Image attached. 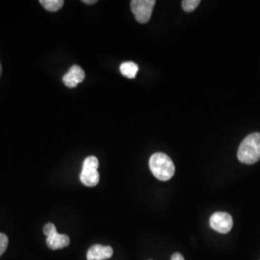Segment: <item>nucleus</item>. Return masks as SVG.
Returning <instances> with one entry per match:
<instances>
[{"instance_id": "1", "label": "nucleus", "mask_w": 260, "mask_h": 260, "mask_svg": "<svg viewBox=\"0 0 260 260\" xmlns=\"http://www.w3.org/2000/svg\"><path fill=\"white\" fill-rule=\"evenodd\" d=\"M238 160L252 165L260 160V133H251L243 140L237 152Z\"/></svg>"}, {"instance_id": "2", "label": "nucleus", "mask_w": 260, "mask_h": 260, "mask_svg": "<svg viewBox=\"0 0 260 260\" xmlns=\"http://www.w3.org/2000/svg\"><path fill=\"white\" fill-rule=\"evenodd\" d=\"M149 169L152 175L161 181H168L174 177L176 167L173 160L163 152H156L149 159Z\"/></svg>"}, {"instance_id": "3", "label": "nucleus", "mask_w": 260, "mask_h": 260, "mask_svg": "<svg viewBox=\"0 0 260 260\" xmlns=\"http://www.w3.org/2000/svg\"><path fill=\"white\" fill-rule=\"evenodd\" d=\"M99 160L94 156H89L84 160L80 180L84 185L93 187L100 182V174L98 172Z\"/></svg>"}, {"instance_id": "4", "label": "nucleus", "mask_w": 260, "mask_h": 260, "mask_svg": "<svg viewBox=\"0 0 260 260\" xmlns=\"http://www.w3.org/2000/svg\"><path fill=\"white\" fill-rule=\"evenodd\" d=\"M154 0H133L130 2L132 13L140 23L149 22L152 10L155 6Z\"/></svg>"}, {"instance_id": "5", "label": "nucleus", "mask_w": 260, "mask_h": 260, "mask_svg": "<svg viewBox=\"0 0 260 260\" xmlns=\"http://www.w3.org/2000/svg\"><path fill=\"white\" fill-rule=\"evenodd\" d=\"M44 233L47 236V247L51 250H60L70 245V238L66 234H59L53 223H47L44 226Z\"/></svg>"}, {"instance_id": "6", "label": "nucleus", "mask_w": 260, "mask_h": 260, "mask_svg": "<svg viewBox=\"0 0 260 260\" xmlns=\"http://www.w3.org/2000/svg\"><path fill=\"white\" fill-rule=\"evenodd\" d=\"M210 226L217 233H229L233 226V217L225 212H216L210 217Z\"/></svg>"}, {"instance_id": "7", "label": "nucleus", "mask_w": 260, "mask_h": 260, "mask_svg": "<svg viewBox=\"0 0 260 260\" xmlns=\"http://www.w3.org/2000/svg\"><path fill=\"white\" fill-rule=\"evenodd\" d=\"M85 78V73L79 66H73L70 71L64 75L63 81L67 87L75 88L79 83H81Z\"/></svg>"}, {"instance_id": "8", "label": "nucleus", "mask_w": 260, "mask_h": 260, "mask_svg": "<svg viewBox=\"0 0 260 260\" xmlns=\"http://www.w3.org/2000/svg\"><path fill=\"white\" fill-rule=\"evenodd\" d=\"M113 249L110 246L93 245L87 252V260H106L111 258Z\"/></svg>"}, {"instance_id": "9", "label": "nucleus", "mask_w": 260, "mask_h": 260, "mask_svg": "<svg viewBox=\"0 0 260 260\" xmlns=\"http://www.w3.org/2000/svg\"><path fill=\"white\" fill-rule=\"evenodd\" d=\"M138 66L133 62H125L121 65V75L128 78H134L138 73Z\"/></svg>"}, {"instance_id": "10", "label": "nucleus", "mask_w": 260, "mask_h": 260, "mask_svg": "<svg viewBox=\"0 0 260 260\" xmlns=\"http://www.w3.org/2000/svg\"><path fill=\"white\" fill-rule=\"evenodd\" d=\"M40 3L45 9L49 12H56L61 9L64 5L63 0H40Z\"/></svg>"}, {"instance_id": "11", "label": "nucleus", "mask_w": 260, "mask_h": 260, "mask_svg": "<svg viewBox=\"0 0 260 260\" xmlns=\"http://www.w3.org/2000/svg\"><path fill=\"white\" fill-rule=\"evenodd\" d=\"M201 3L200 0H183L182 8L185 12H193Z\"/></svg>"}, {"instance_id": "12", "label": "nucleus", "mask_w": 260, "mask_h": 260, "mask_svg": "<svg viewBox=\"0 0 260 260\" xmlns=\"http://www.w3.org/2000/svg\"><path fill=\"white\" fill-rule=\"evenodd\" d=\"M8 247V237L3 234L0 233V256L4 253V251H6Z\"/></svg>"}, {"instance_id": "13", "label": "nucleus", "mask_w": 260, "mask_h": 260, "mask_svg": "<svg viewBox=\"0 0 260 260\" xmlns=\"http://www.w3.org/2000/svg\"><path fill=\"white\" fill-rule=\"evenodd\" d=\"M172 260H184V257H183L180 253L176 252V253H174V254H173V256H172Z\"/></svg>"}, {"instance_id": "14", "label": "nucleus", "mask_w": 260, "mask_h": 260, "mask_svg": "<svg viewBox=\"0 0 260 260\" xmlns=\"http://www.w3.org/2000/svg\"><path fill=\"white\" fill-rule=\"evenodd\" d=\"M82 2L85 4H94V3H96L95 0H83Z\"/></svg>"}, {"instance_id": "15", "label": "nucleus", "mask_w": 260, "mask_h": 260, "mask_svg": "<svg viewBox=\"0 0 260 260\" xmlns=\"http://www.w3.org/2000/svg\"><path fill=\"white\" fill-rule=\"evenodd\" d=\"M2 74V67H1V63H0V75Z\"/></svg>"}]
</instances>
